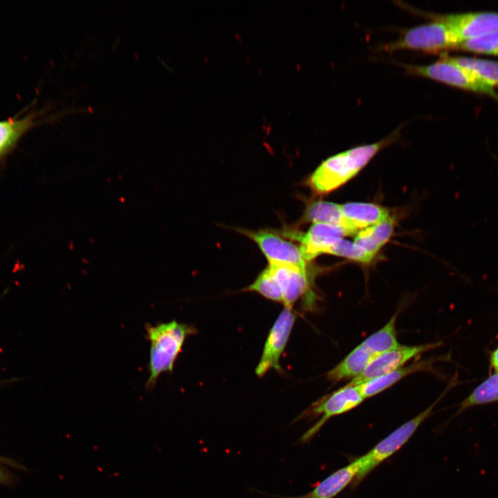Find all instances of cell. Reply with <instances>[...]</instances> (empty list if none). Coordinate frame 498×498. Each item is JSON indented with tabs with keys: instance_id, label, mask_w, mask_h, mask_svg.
Here are the masks:
<instances>
[{
	"instance_id": "cell-1",
	"label": "cell",
	"mask_w": 498,
	"mask_h": 498,
	"mask_svg": "<svg viewBox=\"0 0 498 498\" xmlns=\"http://www.w3.org/2000/svg\"><path fill=\"white\" fill-rule=\"evenodd\" d=\"M400 128L386 138L353 147L326 158L315 169L306 183L316 194H328L354 177L384 147L395 142Z\"/></svg>"
},
{
	"instance_id": "cell-2",
	"label": "cell",
	"mask_w": 498,
	"mask_h": 498,
	"mask_svg": "<svg viewBox=\"0 0 498 498\" xmlns=\"http://www.w3.org/2000/svg\"><path fill=\"white\" fill-rule=\"evenodd\" d=\"M196 332L194 326L175 320L147 326L150 343L147 387H154L162 374L173 371L185 340Z\"/></svg>"
},
{
	"instance_id": "cell-3",
	"label": "cell",
	"mask_w": 498,
	"mask_h": 498,
	"mask_svg": "<svg viewBox=\"0 0 498 498\" xmlns=\"http://www.w3.org/2000/svg\"><path fill=\"white\" fill-rule=\"evenodd\" d=\"M430 17L432 21L405 30L396 40L385 44L384 50L388 52L414 50L434 53L456 49L460 40L452 28L432 15Z\"/></svg>"
},
{
	"instance_id": "cell-4",
	"label": "cell",
	"mask_w": 498,
	"mask_h": 498,
	"mask_svg": "<svg viewBox=\"0 0 498 498\" xmlns=\"http://www.w3.org/2000/svg\"><path fill=\"white\" fill-rule=\"evenodd\" d=\"M409 75L437 81L458 89L488 95L498 100V93L470 71L449 60L443 55L436 62L427 65L403 64Z\"/></svg>"
},
{
	"instance_id": "cell-5",
	"label": "cell",
	"mask_w": 498,
	"mask_h": 498,
	"mask_svg": "<svg viewBox=\"0 0 498 498\" xmlns=\"http://www.w3.org/2000/svg\"><path fill=\"white\" fill-rule=\"evenodd\" d=\"M363 398L358 385H344L332 394L318 400L303 411L294 422L303 419L321 418L297 441L299 444L309 442L331 418L346 413L359 405Z\"/></svg>"
},
{
	"instance_id": "cell-6",
	"label": "cell",
	"mask_w": 498,
	"mask_h": 498,
	"mask_svg": "<svg viewBox=\"0 0 498 498\" xmlns=\"http://www.w3.org/2000/svg\"><path fill=\"white\" fill-rule=\"evenodd\" d=\"M442 396L422 412L394 430L369 452L359 457L360 470L351 484L353 488L358 486L370 472L400 450L409 441L418 427L430 416Z\"/></svg>"
},
{
	"instance_id": "cell-7",
	"label": "cell",
	"mask_w": 498,
	"mask_h": 498,
	"mask_svg": "<svg viewBox=\"0 0 498 498\" xmlns=\"http://www.w3.org/2000/svg\"><path fill=\"white\" fill-rule=\"evenodd\" d=\"M236 230L257 245L268 264L308 268V262L303 257L299 244L286 237L281 230L245 228H237Z\"/></svg>"
},
{
	"instance_id": "cell-8",
	"label": "cell",
	"mask_w": 498,
	"mask_h": 498,
	"mask_svg": "<svg viewBox=\"0 0 498 498\" xmlns=\"http://www.w3.org/2000/svg\"><path fill=\"white\" fill-rule=\"evenodd\" d=\"M296 320L293 308L284 307L270 329L255 374L263 377L270 369L281 371V356L287 344Z\"/></svg>"
},
{
	"instance_id": "cell-9",
	"label": "cell",
	"mask_w": 498,
	"mask_h": 498,
	"mask_svg": "<svg viewBox=\"0 0 498 498\" xmlns=\"http://www.w3.org/2000/svg\"><path fill=\"white\" fill-rule=\"evenodd\" d=\"M440 342L402 345L376 356L365 369L347 385H359L403 367L410 360L438 347Z\"/></svg>"
},
{
	"instance_id": "cell-10",
	"label": "cell",
	"mask_w": 498,
	"mask_h": 498,
	"mask_svg": "<svg viewBox=\"0 0 498 498\" xmlns=\"http://www.w3.org/2000/svg\"><path fill=\"white\" fill-rule=\"evenodd\" d=\"M280 289L282 304L293 308L300 298L311 295L313 276L308 268L297 266L268 264V265Z\"/></svg>"
},
{
	"instance_id": "cell-11",
	"label": "cell",
	"mask_w": 498,
	"mask_h": 498,
	"mask_svg": "<svg viewBox=\"0 0 498 498\" xmlns=\"http://www.w3.org/2000/svg\"><path fill=\"white\" fill-rule=\"evenodd\" d=\"M433 16L450 25L460 43L498 31V12H470Z\"/></svg>"
},
{
	"instance_id": "cell-12",
	"label": "cell",
	"mask_w": 498,
	"mask_h": 498,
	"mask_svg": "<svg viewBox=\"0 0 498 498\" xmlns=\"http://www.w3.org/2000/svg\"><path fill=\"white\" fill-rule=\"evenodd\" d=\"M341 210L345 228L351 235L390 217L387 208L370 203H347L341 205Z\"/></svg>"
},
{
	"instance_id": "cell-13",
	"label": "cell",
	"mask_w": 498,
	"mask_h": 498,
	"mask_svg": "<svg viewBox=\"0 0 498 498\" xmlns=\"http://www.w3.org/2000/svg\"><path fill=\"white\" fill-rule=\"evenodd\" d=\"M359 458L342 467L319 482L309 492L298 496H272L277 498H334L352 484L360 470Z\"/></svg>"
},
{
	"instance_id": "cell-14",
	"label": "cell",
	"mask_w": 498,
	"mask_h": 498,
	"mask_svg": "<svg viewBox=\"0 0 498 498\" xmlns=\"http://www.w3.org/2000/svg\"><path fill=\"white\" fill-rule=\"evenodd\" d=\"M433 362V359L415 362L409 366H403L388 374L368 380L358 385L361 394L365 399L377 395L408 375L418 371L430 370Z\"/></svg>"
},
{
	"instance_id": "cell-15",
	"label": "cell",
	"mask_w": 498,
	"mask_h": 498,
	"mask_svg": "<svg viewBox=\"0 0 498 498\" xmlns=\"http://www.w3.org/2000/svg\"><path fill=\"white\" fill-rule=\"evenodd\" d=\"M375 356L361 344L355 347L345 358L331 369L326 377L331 382L353 380L358 376Z\"/></svg>"
},
{
	"instance_id": "cell-16",
	"label": "cell",
	"mask_w": 498,
	"mask_h": 498,
	"mask_svg": "<svg viewBox=\"0 0 498 498\" xmlns=\"http://www.w3.org/2000/svg\"><path fill=\"white\" fill-rule=\"evenodd\" d=\"M34 114L0 120V160L17 145L22 136L35 124Z\"/></svg>"
},
{
	"instance_id": "cell-17",
	"label": "cell",
	"mask_w": 498,
	"mask_h": 498,
	"mask_svg": "<svg viewBox=\"0 0 498 498\" xmlns=\"http://www.w3.org/2000/svg\"><path fill=\"white\" fill-rule=\"evenodd\" d=\"M394 228V220L390 216L384 221L359 231L353 241L375 257L380 248L391 238Z\"/></svg>"
},
{
	"instance_id": "cell-18",
	"label": "cell",
	"mask_w": 498,
	"mask_h": 498,
	"mask_svg": "<svg viewBox=\"0 0 498 498\" xmlns=\"http://www.w3.org/2000/svg\"><path fill=\"white\" fill-rule=\"evenodd\" d=\"M302 221L340 225L347 230L341 205L329 201H317L309 203L304 210Z\"/></svg>"
},
{
	"instance_id": "cell-19",
	"label": "cell",
	"mask_w": 498,
	"mask_h": 498,
	"mask_svg": "<svg viewBox=\"0 0 498 498\" xmlns=\"http://www.w3.org/2000/svg\"><path fill=\"white\" fill-rule=\"evenodd\" d=\"M395 313L379 330L367 337L360 344L375 357L400 345L397 340Z\"/></svg>"
},
{
	"instance_id": "cell-20",
	"label": "cell",
	"mask_w": 498,
	"mask_h": 498,
	"mask_svg": "<svg viewBox=\"0 0 498 498\" xmlns=\"http://www.w3.org/2000/svg\"><path fill=\"white\" fill-rule=\"evenodd\" d=\"M446 57L454 64L470 71L492 86H498V61L462 56Z\"/></svg>"
},
{
	"instance_id": "cell-21",
	"label": "cell",
	"mask_w": 498,
	"mask_h": 498,
	"mask_svg": "<svg viewBox=\"0 0 498 498\" xmlns=\"http://www.w3.org/2000/svg\"><path fill=\"white\" fill-rule=\"evenodd\" d=\"M498 401V373H495L478 385L461 404L457 414L475 405Z\"/></svg>"
},
{
	"instance_id": "cell-22",
	"label": "cell",
	"mask_w": 498,
	"mask_h": 498,
	"mask_svg": "<svg viewBox=\"0 0 498 498\" xmlns=\"http://www.w3.org/2000/svg\"><path fill=\"white\" fill-rule=\"evenodd\" d=\"M242 291L255 292L266 299L282 304L280 289L268 266L261 271L255 281Z\"/></svg>"
},
{
	"instance_id": "cell-23",
	"label": "cell",
	"mask_w": 498,
	"mask_h": 498,
	"mask_svg": "<svg viewBox=\"0 0 498 498\" xmlns=\"http://www.w3.org/2000/svg\"><path fill=\"white\" fill-rule=\"evenodd\" d=\"M325 254L344 257L359 263L367 264L374 258L354 241L344 238L336 240L326 250Z\"/></svg>"
},
{
	"instance_id": "cell-24",
	"label": "cell",
	"mask_w": 498,
	"mask_h": 498,
	"mask_svg": "<svg viewBox=\"0 0 498 498\" xmlns=\"http://www.w3.org/2000/svg\"><path fill=\"white\" fill-rule=\"evenodd\" d=\"M456 49L479 54L498 55V31L462 42Z\"/></svg>"
},
{
	"instance_id": "cell-25",
	"label": "cell",
	"mask_w": 498,
	"mask_h": 498,
	"mask_svg": "<svg viewBox=\"0 0 498 498\" xmlns=\"http://www.w3.org/2000/svg\"><path fill=\"white\" fill-rule=\"evenodd\" d=\"M490 363L492 367L496 371V373H498V347L490 356Z\"/></svg>"
},
{
	"instance_id": "cell-26",
	"label": "cell",
	"mask_w": 498,
	"mask_h": 498,
	"mask_svg": "<svg viewBox=\"0 0 498 498\" xmlns=\"http://www.w3.org/2000/svg\"><path fill=\"white\" fill-rule=\"evenodd\" d=\"M11 481L10 475L0 468V483H6Z\"/></svg>"
}]
</instances>
